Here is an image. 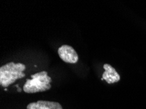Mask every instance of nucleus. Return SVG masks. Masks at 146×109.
<instances>
[{"label":"nucleus","instance_id":"nucleus-1","mask_svg":"<svg viewBox=\"0 0 146 109\" xmlns=\"http://www.w3.org/2000/svg\"><path fill=\"white\" fill-rule=\"evenodd\" d=\"M26 66L21 63H15L9 62L0 68V84L4 88H7L15 83L17 79L25 77Z\"/></svg>","mask_w":146,"mask_h":109},{"label":"nucleus","instance_id":"nucleus-2","mask_svg":"<svg viewBox=\"0 0 146 109\" xmlns=\"http://www.w3.org/2000/svg\"><path fill=\"white\" fill-rule=\"evenodd\" d=\"M32 79L26 80L23 86L24 92L28 93H35L45 92L51 88L52 79L48 76V73L44 71L31 75Z\"/></svg>","mask_w":146,"mask_h":109},{"label":"nucleus","instance_id":"nucleus-3","mask_svg":"<svg viewBox=\"0 0 146 109\" xmlns=\"http://www.w3.org/2000/svg\"><path fill=\"white\" fill-rule=\"evenodd\" d=\"M58 53L60 59L66 63L74 64L78 61L79 56L72 46L64 44L58 48Z\"/></svg>","mask_w":146,"mask_h":109},{"label":"nucleus","instance_id":"nucleus-4","mask_svg":"<svg viewBox=\"0 0 146 109\" xmlns=\"http://www.w3.org/2000/svg\"><path fill=\"white\" fill-rule=\"evenodd\" d=\"M104 69L105 72L103 73L102 78L108 84L116 83L120 81V75L111 65L106 63L104 65Z\"/></svg>","mask_w":146,"mask_h":109},{"label":"nucleus","instance_id":"nucleus-5","mask_svg":"<svg viewBox=\"0 0 146 109\" xmlns=\"http://www.w3.org/2000/svg\"><path fill=\"white\" fill-rule=\"evenodd\" d=\"M27 109H63L58 102L48 101H37L33 102L27 106Z\"/></svg>","mask_w":146,"mask_h":109},{"label":"nucleus","instance_id":"nucleus-6","mask_svg":"<svg viewBox=\"0 0 146 109\" xmlns=\"http://www.w3.org/2000/svg\"><path fill=\"white\" fill-rule=\"evenodd\" d=\"M18 90H19V92H21V88H19V89H18Z\"/></svg>","mask_w":146,"mask_h":109}]
</instances>
